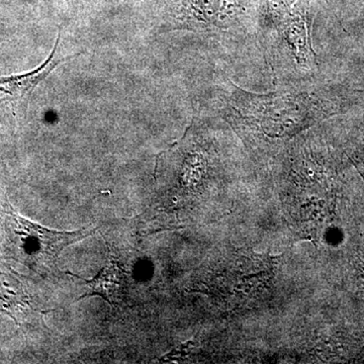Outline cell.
<instances>
[{
    "label": "cell",
    "instance_id": "1",
    "mask_svg": "<svg viewBox=\"0 0 364 364\" xmlns=\"http://www.w3.org/2000/svg\"><path fill=\"white\" fill-rule=\"evenodd\" d=\"M339 105L308 91L254 93L232 85L225 117L234 129H248L270 138L291 136L336 114Z\"/></svg>",
    "mask_w": 364,
    "mask_h": 364
},
{
    "label": "cell",
    "instance_id": "5",
    "mask_svg": "<svg viewBox=\"0 0 364 364\" xmlns=\"http://www.w3.org/2000/svg\"><path fill=\"white\" fill-rule=\"evenodd\" d=\"M33 310V298L25 282L16 273L0 269V312L21 325Z\"/></svg>",
    "mask_w": 364,
    "mask_h": 364
},
{
    "label": "cell",
    "instance_id": "6",
    "mask_svg": "<svg viewBox=\"0 0 364 364\" xmlns=\"http://www.w3.org/2000/svg\"><path fill=\"white\" fill-rule=\"evenodd\" d=\"M82 280H85L86 286H87V291L77 301L97 296L105 299L112 306H116L121 301L122 294L124 291V277L123 270L117 262L111 261L107 263L97 273V275H95V279Z\"/></svg>",
    "mask_w": 364,
    "mask_h": 364
},
{
    "label": "cell",
    "instance_id": "2",
    "mask_svg": "<svg viewBox=\"0 0 364 364\" xmlns=\"http://www.w3.org/2000/svg\"><path fill=\"white\" fill-rule=\"evenodd\" d=\"M7 253L28 269L41 275L58 272L57 261L67 246L93 235L97 229L60 232L30 221L6 203L2 210Z\"/></svg>",
    "mask_w": 364,
    "mask_h": 364
},
{
    "label": "cell",
    "instance_id": "3",
    "mask_svg": "<svg viewBox=\"0 0 364 364\" xmlns=\"http://www.w3.org/2000/svg\"><path fill=\"white\" fill-rule=\"evenodd\" d=\"M61 33H59L56 44L49 58L38 68L26 73L0 77V114L18 117L25 114L33 90L50 73L65 59L58 56V47Z\"/></svg>",
    "mask_w": 364,
    "mask_h": 364
},
{
    "label": "cell",
    "instance_id": "4",
    "mask_svg": "<svg viewBox=\"0 0 364 364\" xmlns=\"http://www.w3.org/2000/svg\"><path fill=\"white\" fill-rule=\"evenodd\" d=\"M277 31L293 54L294 60L303 68L316 65V54L312 47V14L311 0H299L287 9L274 13Z\"/></svg>",
    "mask_w": 364,
    "mask_h": 364
}]
</instances>
